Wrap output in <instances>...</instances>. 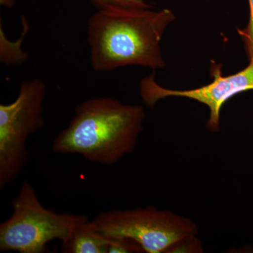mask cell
I'll list each match as a JSON object with an SVG mask.
<instances>
[{
	"label": "cell",
	"instance_id": "obj_4",
	"mask_svg": "<svg viewBox=\"0 0 253 253\" xmlns=\"http://www.w3.org/2000/svg\"><path fill=\"white\" fill-rule=\"evenodd\" d=\"M90 224L107 239L130 240L147 253H166L176 241L199 232L197 224L190 218L154 206L106 211Z\"/></svg>",
	"mask_w": 253,
	"mask_h": 253
},
{
	"label": "cell",
	"instance_id": "obj_13",
	"mask_svg": "<svg viewBox=\"0 0 253 253\" xmlns=\"http://www.w3.org/2000/svg\"><path fill=\"white\" fill-rule=\"evenodd\" d=\"M1 6L6 8H11L14 6L15 0H0Z\"/></svg>",
	"mask_w": 253,
	"mask_h": 253
},
{
	"label": "cell",
	"instance_id": "obj_5",
	"mask_svg": "<svg viewBox=\"0 0 253 253\" xmlns=\"http://www.w3.org/2000/svg\"><path fill=\"white\" fill-rule=\"evenodd\" d=\"M46 86L41 79L23 81L17 98L0 104V189L11 185L28 160V136L44 126L43 104Z\"/></svg>",
	"mask_w": 253,
	"mask_h": 253
},
{
	"label": "cell",
	"instance_id": "obj_7",
	"mask_svg": "<svg viewBox=\"0 0 253 253\" xmlns=\"http://www.w3.org/2000/svg\"><path fill=\"white\" fill-rule=\"evenodd\" d=\"M90 221L78 227L62 244L63 253H109L110 240L94 230Z\"/></svg>",
	"mask_w": 253,
	"mask_h": 253
},
{
	"label": "cell",
	"instance_id": "obj_10",
	"mask_svg": "<svg viewBox=\"0 0 253 253\" xmlns=\"http://www.w3.org/2000/svg\"><path fill=\"white\" fill-rule=\"evenodd\" d=\"M202 243L197 235L186 236L173 244L166 251L169 253H199L204 252Z\"/></svg>",
	"mask_w": 253,
	"mask_h": 253
},
{
	"label": "cell",
	"instance_id": "obj_1",
	"mask_svg": "<svg viewBox=\"0 0 253 253\" xmlns=\"http://www.w3.org/2000/svg\"><path fill=\"white\" fill-rule=\"evenodd\" d=\"M174 19L168 9H99L87 24L91 66L99 72L134 65L152 69L164 67L161 41Z\"/></svg>",
	"mask_w": 253,
	"mask_h": 253
},
{
	"label": "cell",
	"instance_id": "obj_3",
	"mask_svg": "<svg viewBox=\"0 0 253 253\" xmlns=\"http://www.w3.org/2000/svg\"><path fill=\"white\" fill-rule=\"evenodd\" d=\"M12 207L11 217L0 224L1 251L43 253L49 242H66L78 227L90 221L88 216L46 209L27 181L13 200Z\"/></svg>",
	"mask_w": 253,
	"mask_h": 253
},
{
	"label": "cell",
	"instance_id": "obj_12",
	"mask_svg": "<svg viewBox=\"0 0 253 253\" xmlns=\"http://www.w3.org/2000/svg\"><path fill=\"white\" fill-rule=\"evenodd\" d=\"M109 253H140L144 250L139 244L127 239H109Z\"/></svg>",
	"mask_w": 253,
	"mask_h": 253
},
{
	"label": "cell",
	"instance_id": "obj_2",
	"mask_svg": "<svg viewBox=\"0 0 253 253\" xmlns=\"http://www.w3.org/2000/svg\"><path fill=\"white\" fill-rule=\"evenodd\" d=\"M146 118L141 105L111 97L93 98L76 107L69 125L55 137L53 152L78 154L111 166L135 149Z\"/></svg>",
	"mask_w": 253,
	"mask_h": 253
},
{
	"label": "cell",
	"instance_id": "obj_6",
	"mask_svg": "<svg viewBox=\"0 0 253 253\" xmlns=\"http://www.w3.org/2000/svg\"><path fill=\"white\" fill-rule=\"evenodd\" d=\"M213 81L196 89L174 90L163 87L154 79V75L141 82V98L147 106H153L160 100L176 96L197 101L206 105L210 110V117L206 128L212 132L219 131V118L221 108L236 94L253 90V61L240 72L229 76H223L221 64L212 61L211 68Z\"/></svg>",
	"mask_w": 253,
	"mask_h": 253
},
{
	"label": "cell",
	"instance_id": "obj_8",
	"mask_svg": "<svg viewBox=\"0 0 253 253\" xmlns=\"http://www.w3.org/2000/svg\"><path fill=\"white\" fill-rule=\"evenodd\" d=\"M23 29L21 38L18 41L11 42L7 39L0 25V61L6 66H18L28 59V54L22 50L23 39L27 35L29 25L26 18L22 17Z\"/></svg>",
	"mask_w": 253,
	"mask_h": 253
},
{
	"label": "cell",
	"instance_id": "obj_9",
	"mask_svg": "<svg viewBox=\"0 0 253 253\" xmlns=\"http://www.w3.org/2000/svg\"><path fill=\"white\" fill-rule=\"evenodd\" d=\"M99 9L106 8H126V9H146L152 6L144 0H89Z\"/></svg>",
	"mask_w": 253,
	"mask_h": 253
},
{
	"label": "cell",
	"instance_id": "obj_11",
	"mask_svg": "<svg viewBox=\"0 0 253 253\" xmlns=\"http://www.w3.org/2000/svg\"><path fill=\"white\" fill-rule=\"evenodd\" d=\"M250 19L248 26L244 29L239 30V34L244 42L245 49L249 61H253V0H249Z\"/></svg>",
	"mask_w": 253,
	"mask_h": 253
}]
</instances>
